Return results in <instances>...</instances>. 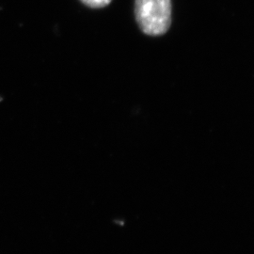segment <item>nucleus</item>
Instances as JSON below:
<instances>
[{"label":"nucleus","mask_w":254,"mask_h":254,"mask_svg":"<svg viewBox=\"0 0 254 254\" xmlns=\"http://www.w3.org/2000/svg\"><path fill=\"white\" fill-rule=\"evenodd\" d=\"M83 4L90 8H94V9H99L108 6L111 0H80Z\"/></svg>","instance_id":"obj_2"},{"label":"nucleus","mask_w":254,"mask_h":254,"mask_svg":"<svg viewBox=\"0 0 254 254\" xmlns=\"http://www.w3.org/2000/svg\"><path fill=\"white\" fill-rule=\"evenodd\" d=\"M135 15L138 26L145 34L163 35L172 23V1L136 0Z\"/></svg>","instance_id":"obj_1"}]
</instances>
